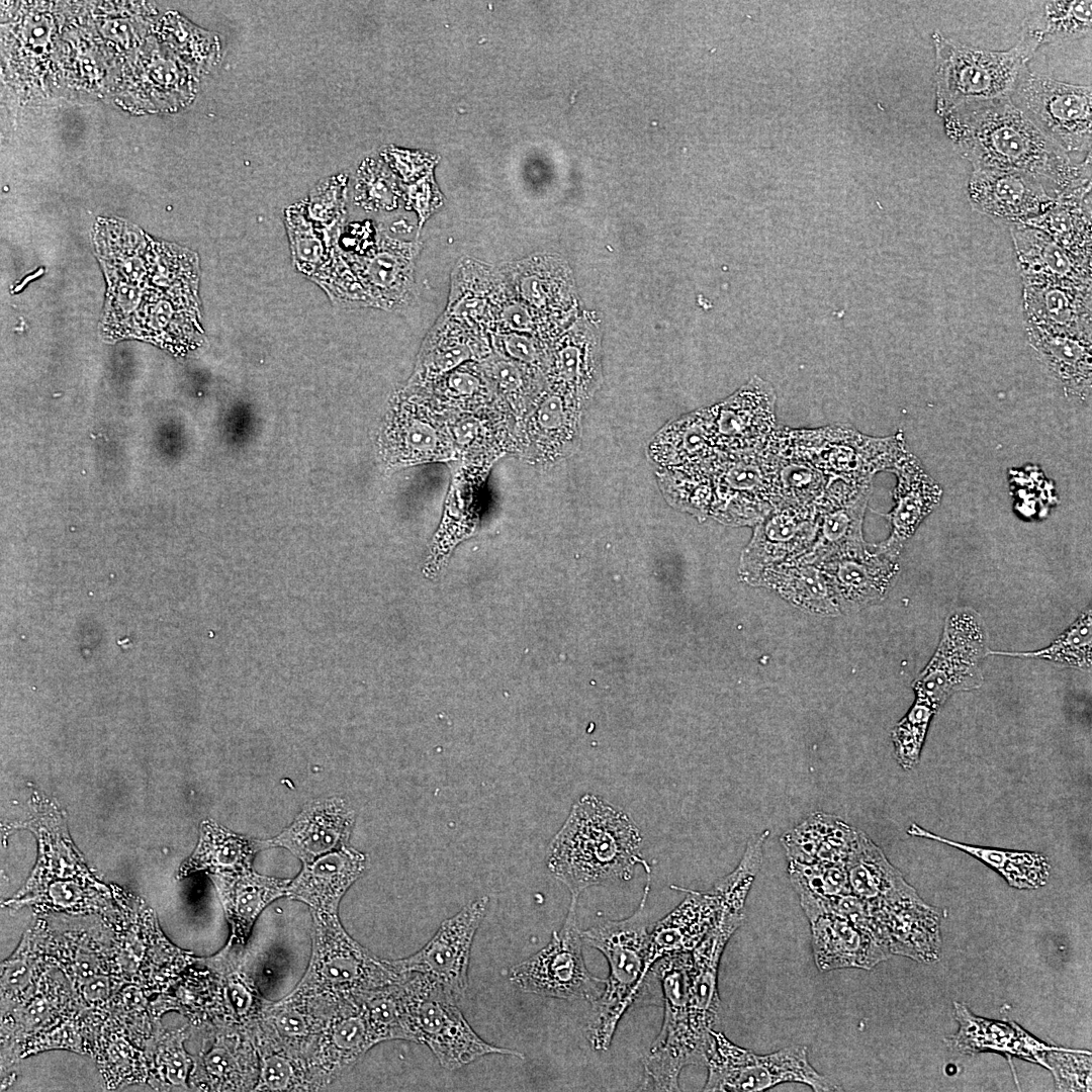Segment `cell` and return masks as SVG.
Masks as SVG:
<instances>
[{
	"label": "cell",
	"instance_id": "b9f144b4",
	"mask_svg": "<svg viewBox=\"0 0 1092 1092\" xmlns=\"http://www.w3.org/2000/svg\"><path fill=\"white\" fill-rule=\"evenodd\" d=\"M754 585L776 590L802 611L827 617L840 615L820 564L803 556L764 570Z\"/></svg>",
	"mask_w": 1092,
	"mask_h": 1092
},
{
	"label": "cell",
	"instance_id": "3957f363",
	"mask_svg": "<svg viewBox=\"0 0 1092 1092\" xmlns=\"http://www.w3.org/2000/svg\"><path fill=\"white\" fill-rule=\"evenodd\" d=\"M646 876L641 901L632 915L605 920L581 931L583 942L601 951L610 969L603 993L592 1003L586 1025L595 1051L609 1049L621 1018L647 979L650 929L646 905L651 874Z\"/></svg>",
	"mask_w": 1092,
	"mask_h": 1092
},
{
	"label": "cell",
	"instance_id": "4fadbf2b",
	"mask_svg": "<svg viewBox=\"0 0 1092 1092\" xmlns=\"http://www.w3.org/2000/svg\"><path fill=\"white\" fill-rule=\"evenodd\" d=\"M798 445L829 477L872 484L880 471H892L908 451L902 432L888 437L864 435L839 425L794 430Z\"/></svg>",
	"mask_w": 1092,
	"mask_h": 1092
},
{
	"label": "cell",
	"instance_id": "11a10c76",
	"mask_svg": "<svg viewBox=\"0 0 1092 1092\" xmlns=\"http://www.w3.org/2000/svg\"><path fill=\"white\" fill-rule=\"evenodd\" d=\"M145 990L133 983H123L112 996L108 1010L131 1038L142 1048L154 1034L160 1021L154 1018Z\"/></svg>",
	"mask_w": 1092,
	"mask_h": 1092
},
{
	"label": "cell",
	"instance_id": "74e56055",
	"mask_svg": "<svg viewBox=\"0 0 1092 1092\" xmlns=\"http://www.w3.org/2000/svg\"><path fill=\"white\" fill-rule=\"evenodd\" d=\"M1091 287L1067 281L1022 285L1024 323L1091 333Z\"/></svg>",
	"mask_w": 1092,
	"mask_h": 1092
},
{
	"label": "cell",
	"instance_id": "2e32d148",
	"mask_svg": "<svg viewBox=\"0 0 1092 1092\" xmlns=\"http://www.w3.org/2000/svg\"><path fill=\"white\" fill-rule=\"evenodd\" d=\"M546 387L586 405L602 382V330L594 311L580 310L549 346L543 368Z\"/></svg>",
	"mask_w": 1092,
	"mask_h": 1092
},
{
	"label": "cell",
	"instance_id": "d6a6232c",
	"mask_svg": "<svg viewBox=\"0 0 1092 1092\" xmlns=\"http://www.w3.org/2000/svg\"><path fill=\"white\" fill-rule=\"evenodd\" d=\"M814 962L820 972L870 970L891 954L868 932L832 911L807 917Z\"/></svg>",
	"mask_w": 1092,
	"mask_h": 1092
},
{
	"label": "cell",
	"instance_id": "484cf974",
	"mask_svg": "<svg viewBox=\"0 0 1092 1092\" xmlns=\"http://www.w3.org/2000/svg\"><path fill=\"white\" fill-rule=\"evenodd\" d=\"M212 1034L211 1046L193 1057L191 1090L254 1091L260 1061L253 1038L235 1028H219Z\"/></svg>",
	"mask_w": 1092,
	"mask_h": 1092
},
{
	"label": "cell",
	"instance_id": "8d00e7d4",
	"mask_svg": "<svg viewBox=\"0 0 1092 1092\" xmlns=\"http://www.w3.org/2000/svg\"><path fill=\"white\" fill-rule=\"evenodd\" d=\"M845 867L851 893L868 904L895 905L920 898L883 850L860 830Z\"/></svg>",
	"mask_w": 1092,
	"mask_h": 1092
},
{
	"label": "cell",
	"instance_id": "ee69618b",
	"mask_svg": "<svg viewBox=\"0 0 1092 1092\" xmlns=\"http://www.w3.org/2000/svg\"><path fill=\"white\" fill-rule=\"evenodd\" d=\"M1025 224L1042 231L1074 257L1092 263L1091 185L1060 196L1048 211Z\"/></svg>",
	"mask_w": 1092,
	"mask_h": 1092
},
{
	"label": "cell",
	"instance_id": "9a60e30c",
	"mask_svg": "<svg viewBox=\"0 0 1092 1092\" xmlns=\"http://www.w3.org/2000/svg\"><path fill=\"white\" fill-rule=\"evenodd\" d=\"M478 897L444 920L432 938L410 957L391 960L401 974H421L437 982L458 1000L468 986L472 943L488 906Z\"/></svg>",
	"mask_w": 1092,
	"mask_h": 1092
},
{
	"label": "cell",
	"instance_id": "94428289",
	"mask_svg": "<svg viewBox=\"0 0 1092 1092\" xmlns=\"http://www.w3.org/2000/svg\"><path fill=\"white\" fill-rule=\"evenodd\" d=\"M550 344L526 334H493V347L500 355L518 363L533 367L543 374Z\"/></svg>",
	"mask_w": 1092,
	"mask_h": 1092
},
{
	"label": "cell",
	"instance_id": "1f68e13d",
	"mask_svg": "<svg viewBox=\"0 0 1092 1092\" xmlns=\"http://www.w3.org/2000/svg\"><path fill=\"white\" fill-rule=\"evenodd\" d=\"M366 863L364 853L345 845L303 863L286 896L308 905L311 913L338 915L343 896L363 875Z\"/></svg>",
	"mask_w": 1092,
	"mask_h": 1092
},
{
	"label": "cell",
	"instance_id": "f546056e",
	"mask_svg": "<svg viewBox=\"0 0 1092 1092\" xmlns=\"http://www.w3.org/2000/svg\"><path fill=\"white\" fill-rule=\"evenodd\" d=\"M355 823V811L342 798L311 802L292 824L268 841L270 846L287 848L303 863L348 845Z\"/></svg>",
	"mask_w": 1092,
	"mask_h": 1092
},
{
	"label": "cell",
	"instance_id": "ac0fdd59",
	"mask_svg": "<svg viewBox=\"0 0 1092 1092\" xmlns=\"http://www.w3.org/2000/svg\"><path fill=\"white\" fill-rule=\"evenodd\" d=\"M511 292L567 329L580 312L572 270L557 254L540 253L499 267Z\"/></svg>",
	"mask_w": 1092,
	"mask_h": 1092
},
{
	"label": "cell",
	"instance_id": "816d5d0a",
	"mask_svg": "<svg viewBox=\"0 0 1092 1092\" xmlns=\"http://www.w3.org/2000/svg\"><path fill=\"white\" fill-rule=\"evenodd\" d=\"M406 978L369 991L358 999L378 1042L395 1039L417 1042Z\"/></svg>",
	"mask_w": 1092,
	"mask_h": 1092
},
{
	"label": "cell",
	"instance_id": "8fae6325",
	"mask_svg": "<svg viewBox=\"0 0 1092 1092\" xmlns=\"http://www.w3.org/2000/svg\"><path fill=\"white\" fill-rule=\"evenodd\" d=\"M121 908L110 920L113 957L120 976L148 995L167 991L196 958L172 944L143 905L122 904Z\"/></svg>",
	"mask_w": 1092,
	"mask_h": 1092
},
{
	"label": "cell",
	"instance_id": "603a6c76",
	"mask_svg": "<svg viewBox=\"0 0 1092 1092\" xmlns=\"http://www.w3.org/2000/svg\"><path fill=\"white\" fill-rule=\"evenodd\" d=\"M377 1043L359 1001L335 1004L307 1059L314 1090L332 1084Z\"/></svg>",
	"mask_w": 1092,
	"mask_h": 1092
},
{
	"label": "cell",
	"instance_id": "be15d7a7",
	"mask_svg": "<svg viewBox=\"0 0 1092 1092\" xmlns=\"http://www.w3.org/2000/svg\"><path fill=\"white\" fill-rule=\"evenodd\" d=\"M484 382L471 371L454 369L447 373L444 392L453 398L465 399L478 394Z\"/></svg>",
	"mask_w": 1092,
	"mask_h": 1092
},
{
	"label": "cell",
	"instance_id": "cb8c5ba5",
	"mask_svg": "<svg viewBox=\"0 0 1092 1092\" xmlns=\"http://www.w3.org/2000/svg\"><path fill=\"white\" fill-rule=\"evenodd\" d=\"M720 879L708 891L686 892L685 899L650 929L648 970L660 959L691 952L715 925L728 899ZM649 973V972H648Z\"/></svg>",
	"mask_w": 1092,
	"mask_h": 1092
},
{
	"label": "cell",
	"instance_id": "9f6ffc18",
	"mask_svg": "<svg viewBox=\"0 0 1092 1092\" xmlns=\"http://www.w3.org/2000/svg\"><path fill=\"white\" fill-rule=\"evenodd\" d=\"M936 712L929 704L915 699L906 715L893 728L894 755L905 770H911L918 764L928 727Z\"/></svg>",
	"mask_w": 1092,
	"mask_h": 1092
},
{
	"label": "cell",
	"instance_id": "680465c9",
	"mask_svg": "<svg viewBox=\"0 0 1092 1092\" xmlns=\"http://www.w3.org/2000/svg\"><path fill=\"white\" fill-rule=\"evenodd\" d=\"M788 874L795 891H807L830 899L851 893L845 864L789 861Z\"/></svg>",
	"mask_w": 1092,
	"mask_h": 1092
},
{
	"label": "cell",
	"instance_id": "d6986e66",
	"mask_svg": "<svg viewBox=\"0 0 1092 1092\" xmlns=\"http://www.w3.org/2000/svg\"><path fill=\"white\" fill-rule=\"evenodd\" d=\"M818 515L816 509L800 505L781 504L771 509L753 526L752 537L741 553V577L754 585L764 570L806 553L816 537Z\"/></svg>",
	"mask_w": 1092,
	"mask_h": 1092
},
{
	"label": "cell",
	"instance_id": "30bf717a",
	"mask_svg": "<svg viewBox=\"0 0 1092 1092\" xmlns=\"http://www.w3.org/2000/svg\"><path fill=\"white\" fill-rule=\"evenodd\" d=\"M577 900L571 897L564 922L550 941L509 970V981L520 991L590 1004L603 993L606 980L595 977L584 962Z\"/></svg>",
	"mask_w": 1092,
	"mask_h": 1092
},
{
	"label": "cell",
	"instance_id": "f907efd6",
	"mask_svg": "<svg viewBox=\"0 0 1092 1092\" xmlns=\"http://www.w3.org/2000/svg\"><path fill=\"white\" fill-rule=\"evenodd\" d=\"M1092 2L1090 0L1040 1L1027 12L1022 31L1034 36L1040 44L1063 43L1091 34Z\"/></svg>",
	"mask_w": 1092,
	"mask_h": 1092
},
{
	"label": "cell",
	"instance_id": "7402d4cb",
	"mask_svg": "<svg viewBox=\"0 0 1092 1092\" xmlns=\"http://www.w3.org/2000/svg\"><path fill=\"white\" fill-rule=\"evenodd\" d=\"M80 1010L63 971L58 967L46 970L28 999L1 1013V1071L19 1061V1049L29 1036Z\"/></svg>",
	"mask_w": 1092,
	"mask_h": 1092
},
{
	"label": "cell",
	"instance_id": "db71d44e",
	"mask_svg": "<svg viewBox=\"0 0 1092 1092\" xmlns=\"http://www.w3.org/2000/svg\"><path fill=\"white\" fill-rule=\"evenodd\" d=\"M260 1072L254 1091H315L308 1061L265 1045H256Z\"/></svg>",
	"mask_w": 1092,
	"mask_h": 1092
},
{
	"label": "cell",
	"instance_id": "4dcf8cb0",
	"mask_svg": "<svg viewBox=\"0 0 1092 1092\" xmlns=\"http://www.w3.org/2000/svg\"><path fill=\"white\" fill-rule=\"evenodd\" d=\"M1028 342L1038 360L1068 396H1091V333L1025 324Z\"/></svg>",
	"mask_w": 1092,
	"mask_h": 1092
},
{
	"label": "cell",
	"instance_id": "c3c4849f",
	"mask_svg": "<svg viewBox=\"0 0 1092 1092\" xmlns=\"http://www.w3.org/2000/svg\"><path fill=\"white\" fill-rule=\"evenodd\" d=\"M188 1036L187 1026L168 1029L160 1021L157 1023L154 1034L143 1048L148 1067L147 1082L154 1090H191L188 1082L193 1057L184 1048Z\"/></svg>",
	"mask_w": 1092,
	"mask_h": 1092
},
{
	"label": "cell",
	"instance_id": "6f0895ef",
	"mask_svg": "<svg viewBox=\"0 0 1092 1092\" xmlns=\"http://www.w3.org/2000/svg\"><path fill=\"white\" fill-rule=\"evenodd\" d=\"M69 1050L92 1056V1044L83 1020V1010L72 1013L51 1027L29 1036L20 1046L19 1060L48 1050Z\"/></svg>",
	"mask_w": 1092,
	"mask_h": 1092
},
{
	"label": "cell",
	"instance_id": "f6af8a7d",
	"mask_svg": "<svg viewBox=\"0 0 1092 1092\" xmlns=\"http://www.w3.org/2000/svg\"><path fill=\"white\" fill-rule=\"evenodd\" d=\"M92 1057L107 1089L148 1081L144 1049L110 1013L92 1039Z\"/></svg>",
	"mask_w": 1092,
	"mask_h": 1092
},
{
	"label": "cell",
	"instance_id": "bcb514c9",
	"mask_svg": "<svg viewBox=\"0 0 1092 1092\" xmlns=\"http://www.w3.org/2000/svg\"><path fill=\"white\" fill-rule=\"evenodd\" d=\"M907 832L911 836L927 838L961 849L998 872L1009 886L1016 889H1037L1044 886L1050 877V862L1039 852L971 845L947 839L915 823L909 826Z\"/></svg>",
	"mask_w": 1092,
	"mask_h": 1092
},
{
	"label": "cell",
	"instance_id": "836d02e7",
	"mask_svg": "<svg viewBox=\"0 0 1092 1092\" xmlns=\"http://www.w3.org/2000/svg\"><path fill=\"white\" fill-rule=\"evenodd\" d=\"M719 454L711 406L668 423L649 445V456L660 470L700 468Z\"/></svg>",
	"mask_w": 1092,
	"mask_h": 1092
},
{
	"label": "cell",
	"instance_id": "91938a15",
	"mask_svg": "<svg viewBox=\"0 0 1092 1092\" xmlns=\"http://www.w3.org/2000/svg\"><path fill=\"white\" fill-rule=\"evenodd\" d=\"M837 816L814 812L804 821L785 832L781 838L789 861L814 863L819 848Z\"/></svg>",
	"mask_w": 1092,
	"mask_h": 1092
},
{
	"label": "cell",
	"instance_id": "7a4b0ae2",
	"mask_svg": "<svg viewBox=\"0 0 1092 1092\" xmlns=\"http://www.w3.org/2000/svg\"><path fill=\"white\" fill-rule=\"evenodd\" d=\"M642 835L627 813L594 794H584L571 807L550 840L545 862L571 897L589 887L628 882L641 866Z\"/></svg>",
	"mask_w": 1092,
	"mask_h": 1092
},
{
	"label": "cell",
	"instance_id": "e575fe53",
	"mask_svg": "<svg viewBox=\"0 0 1092 1092\" xmlns=\"http://www.w3.org/2000/svg\"><path fill=\"white\" fill-rule=\"evenodd\" d=\"M231 927L229 942L245 946L255 921L275 899L286 896L290 880L263 876L252 869L209 874Z\"/></svg>",
	"mask_w": 1092,
	"mask_h": 1092
},
{
	"label": "cell",
	"instance_id": "4316f807",
	"mask_svg": "<svg viewBox=\"0 0 1092 1092\" xmlns=\"http://www.w3.org/2000/svg\"><path fill=\"white\" fill-rule=\"evenodd\" d=\"M817 563L830 583L840 614L880 603L899 571L898 561L878 552L875 544Z\"/></svg>",
	"mask_w": 1092,
	"mask_h": 1092
},
{
	"label": "cell",
	"instance_id": "ba28073f",
	"mask_svg": "<svg viewBox=\"0 0 1092 1092\" xmlns=\"http://www.w3.org/2000/svg\"><path fill=\"white\" fill-rule=\"evenodd\" d=\"M1010 99L1072 161L1083 163L1091 158L1090 85L1059 81L1027 68Z\"/></svg>",
	"mask_w": 1092,
	"mask_h": 1092
},
{
	"label": "cell",
	"instance_id": "f5cc1de1",
	"mask_svg": "<svg viewBox=\"0 0 1092 1092\" xmlns=\"http://www.w3.org/2000/svg\"><path fill=\"white\" fill-rule=\"evenodd\" d=\"M989 655L1043 659L1055 664L1083 670L1092 665V612L1087 607L1049 646L1034 651L1007 652L989 650Z\"/></svg>",
	"mask_w": 1092,
	"mask_h": 1092
},
{
	"label": "cell",
	"instance_id": "6da1fadb",
	"mask_svg": "<svg viewBox=\"0 0 1092 1092\" xmlns=\"http://www.w3.org/2000/svg\"><path fill=\"white\" fill-rule=\"evenodd\" d=\"M942 118L954 151L973 169L1027 173L1056 199L1091 185V158L1072 161L1010 96L963 103Z\"/></svg>",
	"mask_w": 1092,
	"mask_h": 1092
},
{
	"label": "cell",
	"instance_id": "44dd1931",
	"mask_svg": "<svg viewBox=\"0 0 1092 1092\" xmlns=\"http://www.w3.org/2000/svg\"><path fill=\"white\" fill-rule=\"evenodd\" d=\"M967 195L975 211L1008 226L1025 224L1057 201L1034 176L1014 170L973 169Z\"/></svg>",
	"mask_w": 1092,
	"mask_h": 1092
},
{
	"label": "cell",
	"instance_id": "d4e9b609",
	"mask_svg": "<svg viewBox=\"0 0 1092 1092\" xmlns=\"http://www.w3.org/2000/svg\"><path fill=\"white\" fill-rule=\"evenodd\" d=\"M891 472L897 477L893 490L894 507L890 513L883 515L890 524V534L875 547L884 556L898 561L907 541L940 503L942 489L925 471L920 460L909 451Z\"/></svg>",
	"mask_w": 1092,
	"mask_h": 1092
},
{
	"label": "cell",
	"instance_id": "ab89813d",
	"mask_svg": "<svg viewBox=\"0 0 1092 1092\" xmlns=\"http://www.w3.org/2000/svg\"><path fill=\"white\" fill-rule=\"evenodd\" d=\"M584 406L574 398L546 387L528 416L527 427L534 454L544 460H554L571 452L580 439Z\"/></svg>",
	"mask_w": 1092,
	"mask_h": 1092
},
{
	"label": "cell",
	"instance_id": "60d3db41",
	"mask_svg": "<svg viewBox=\"0 0 1092 1092\" xmlns=\"http://www.w3.org/2000/svg\"><path fill=\"white\" fill-rule=\"evenodd\" d=\"M954 1010L960 1028L950 1037V1042L958 1051L965 1054L993 1051L1024 1058L1049 1068L1045 1054L1056 1048L1036 1040L1016 1024L976 1017L961 1003H954Z\"/></svg>",
	"mask_w": 1092,
	"mask_h": 1092
},
{
	"label": "cell",
	"instance_id": "681fc988",
	"mask_svg": "<svg viewBox=\"0 0 1092 1092\" xmlns=\"http://www.w3.org/2000/svg\"><path fill=\"white\" fill-rule=\"evenodd\" d=\"M870 494L818 515L817 533L810 549L802 556L813 562L829 557L864 550L862 523Z\"/></svg>",
	"mask_w": 1092,
	"mask_h": 1092
},
{
	"label": "cell",
	"instance_id": "7bdbcfd3",
	"mask_svg": "<svg viewBox=\"0 0 1092 1092\" xmlns=\"http://www.w3.org/2000/svg\"><path fill=\"white\" fill-rule=\"evenodd\" d=\"M56 964L68 978L72 989L100 974H119L112 949V927L103 924L94 928L69 929L53 932Z\"/></svg>",
	"mask_w": 1092,
	"mask_h": 1092
},
{
	"label": "cell",
	"instance_id": "7dc6e473",
	"mask_svg": "<svg viewBox=\"0 0 1092 1092\" xmlns=\"http://www.w3.org/2000/svg\"><path fill=\"white\" fill-rule=\"evenodd\" d=\"M269 846L268 841L238 835L215 823L206 821L201 828L199 844L194 853L181 866L179 877H186L199 871L221 874L252 869V860L256 853Z\"/></svg>",
	"mask_w": 1092,
	"mask_h": 1092
},
{
	"label": "cell",
	"instance_id": "5bb4252c",
	"mask_svg": "<svg viewBox=\"0 0 1092 1092\" xmlns=\"http://www.w3.org/2000/svg\"><path fill=\"white\" fill-rule=\"evenodd\" d=\"M711 504L708 516L733 526H754L777 506L763 447L723 454L710 464Z\"/></svg>",
	"mask_w": 1092,
	"mask_h": 1092
},
{
	"label": "cell",
	"instance_id": "9c48e42d",
	"mask_svg": "<svg viewBox=\"0 0 1092 1092\" xmlns=\"http://www.w3.org/2000/svg\"><path fill=\"white\" fill-rule=\"evenodd\" d=\"M406 984L417 1043L427 1045L443 1068L458 1070L490 1054L524 1058L516 1050L481 1038L459 1009V1000L437 982L408 974Z\"/></svg>",
	"mask_w": 1092,
	"mask_h": 1092
},
{
	"label": "cell",
	"instance_id": "83f0119b",
	"mask_svg": "<svg viewBox=\"0 0 1092 1092\" xmlns=\"http://www.w3.org/2000/svg\"><path fill=\"white\" fill-rule=\"evenodd\" d=\"M243 948L228 942L214 956L197 960L214 978L216 1029L235 1028L251 1036L270 1001L262 997L254 979L247 973Z\"/></svg>",
	"mask_w": 1092,
	"mask_h": 1092
},
{
	"label": "cell",
	"instance_id": "52a82bcc",
	"mask_svg": "<svg viewBox=\"0 0 1092 1092\" xmlns=\"http://www.w3.org/2000/svg\"><path fill=\"white\" fill-rule=\"evenodd\" d=\"M690 965L691 952H684L660 959L649 971L662 988L664 1007L660 1032L643 1061L642 1090L678 1091L681 1070L706 1063L690 1024Z\"/></svg>",
	"mask_w": 1092,
	"mask_h": 1092
},
{
	"label": "cell",
	"instance_id": "6125c7cd",
	"mask_svg": "<svg viewBox=\"0 0 1092 1092\" xmlns=\"http://www.w3.org/2000/svg\"><path fill=\"white\" fill-rule=\"evenodd\" d=\"M403 434L406 450L419 459L435 455L443 441L439 431L421 419H411Z\"/></svg>",
	"mask_w": 1092,
	"mask_h": 1092
},
{
	"label": "cell",
	"instance_id": "7c38bea8",
	"mask_svg": "<svg viewBox=\"0 0 1092 1092\" xmlns=\"http://www.w3.org/2000/svg\"><path fill=\"white\" fill-rule=\"evenodd\" d=\"M984 621L971 608L953 611L945 620L939 643L912 684L915 699L938 711L950 696L982 686V665L989 655Z\"/></svg>",
	"mask_w": 1092,
	"mask_h": 1092
},
{
	"label": "cell",
	"instance_id": "ffe728a7",
	"mask_svg": "<svg viewBox=\"0 0 1092 1092\" xmlns=\"http://www.w3.org/2000/svg\"><path fill=\"white\" fill-rule=\"evenodd\" d=\"M776 401L772 385L754 375L731 395L711 405L719 452L740 454L761 449L778 428Z\"/></svg>",
	"mask_w": 1092,
	"mask_h": 1092
},
{
	"label": "cell",
	"instance_id": "8992f818",
	"mask_svg": "<svg viewBox=\"0 0 1092 1092\" xmlns=\"http://www.w3.org/2000/svg\"><path fill=\"white\" fill-rule=\"evenodd\" d=\"M705 1066L708 1077L703 1091L758 1092L790 1082L805 1084L816 1092L843 1090L814 1069L805 1045L758 1055L714 1029L710 1031Z\"/></svg>",
	"mask_w": 1092,
	"mask_h": 1092
},
{
	"label": "cell",
	"instance_id": "f1b7e54d",
	"mask_svg": "<svg viewBox=\"0 0 1092 1092\" xmlns=\"http://www.w3.org/2000/svg\"><path fill=\"white\" fill-rule=\"evenodd\" d=\"M332 1008L290 993L266 1005L251 1036L256 1045L308 1059Z\"/></svg>",
	"mask_w": 1092,
	"mask_h": 1092
},
{
	"label": "cell",
	"instance_id": "e7e4bbea",
	"mask_svg": "<svg viewBox=\"0 0 1092 1092\" xmlns=\"http://www.w3.org/2000/svg\"><path fill=\"white\" fill-rule=\"evenodd\" d=\"M480 422L472 417H460L451 424V434L453 441L462 447H468L472 445L481 434Z\"/></svg>",
	"mask_w": 1092,
	"mask_h": 1092
},
{
	"label": "cell",
	"instance_id": "e0dca14e",
	"mask_svg": "<svg viewBox=\"0 0 1092 1092\" xmlns=\"http://www.w3.org/2000/svg\"><path fill=\"white\" fill-rule=\"evenodd\" d=\"M744 903L727 901L719 919L691 951L688 1008L693 1035L706 1052L719 1020L718 970L725 946L744 921Z\"/></svg>",
	"mask_w": 1092,
	"mask_h": 1092
},
{
	"label": "cell",
	"instance_id": "d590c367",
	"mask_svg": "<svg viewBox=\"0 0 1092 1092\" xmlns=\"http://www.w3.org/2000/svg\"><path fill=\"white\" fill-rule=\"evenodd\" d=\"M1022 285L1067 281L1091 284L1092 263L1074 257L1042 231L1009 226Z\"/></svg>",
	"mask_w": 1092,
	"mask_h": 1092
},
{
	"label": "cell",
	"instance_id": "f35d334b",
	"mask_svg": "<svg viewBox=\"0 0 1092 1092\" xmlns=\"http://www.w3.org/2000/svg\"><path fill=\"white\" fill-rule=\"evenodd\" d=\"M51 967H57L54 933L46 922L35 920L1 964V1013L28 999L41 974Z\"/></svg>",
	"mask_w": 1092,
	"mask_h": 1092
},
{
	"label": "cell",
	"instance_id": "5b68a950",
	"mask_svg": "<svg viewBox=\"0 0 1092 1092\" xmlns=\"http://www.w3.org/2000/svg\"><path fill=\"white\" fill-rule=\"evenodd\" d=\"M932 41L935 108L941 117L963 103L1009 97L1041 46L1023 31L1016 44L1005 51L971 47L938 30L932 33Z\"/></svg>",
	"mask_w": 1092,
	"mask_h": 1092
},
{
	"label": "cell",
	"instance_id": "277c9868",
	"mask_svg": "<svg viewBox=\"0 0 1092 1092\" xmlns=\"http://www.w3.org/2000/svg\"><path fill=\"white\" fill-rule=\"evenodd\" d=\"M311 916L310 960L291 994L323 1003L358 1001L365 993L408 975L356 941L342 926L339 915Z\"/></svg>",
	"mask_w": 1092,
	"mask_h": 1092
}]
</instances>
